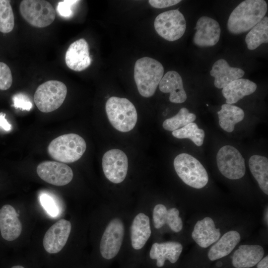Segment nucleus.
<instances>
[{"instance_id":"39448f33","label":"nucleus","mask_w":268,"mask_h":268,"mask_svg":"<svg viewBox=\"0 0 268 268\" xmlns=\"http://www.w3.org/2000/svg\"><path fill=\"white\" fill-rule=\"evenodd\" d=\"M174 167L180 178L187 185L201 189L208 183L207 173L196 158L185 153L178 154L174 159Z\"/></svg>"},{"instance_id":"f3484780","label":"nucleus","mask_w":268,"mask_h":268,"mask_svg":"<svg viewBox=\"0 0 268 268\" xmlns=\"http://www.w3.org/2000/svg\"><path fill=\"white\" fill-rule=\"evenodd\" d=\"M159 90L163 93H169V100L174 103H182L187 99L181 76L177 72L170 70L162 78L159 84Z\"/></svg>"},{"instance_id":"4468645a","label":"nucleus","mask_w":268,"mask_h":268,"mask_svg":"<svg viewBox=\"0 0 268 268\" xmlns=\"http://www.w3.org/2000/svg\"><path fill=\"white\" fill-rule=\"evenodd\" d=\"M196 32L193 38L195 44L199 47L214 46L218 42L221 29L215 20L207 16L200 17L196 24Z\"/></svg>"},{"instance_id":"9d476101","label":"nucleus","mask_w":268,"mask_h":268,"mask_svg":"<svg viewBox=\"0 0 268 268\" xmlns=\"http://www.w3.org/2000/svg\"><path fill=\"white\" fill-rule=\"evenodd\" d=\"M102 168L106 178L115 184L125 179L128 168L126 154L119 149H112L105 152L102 157Z\"/></svg>"},{"instance_id":"7ed1b4c3","label":"nucleus","mask_w":268,"mask_h":268,"mask_svg":"<svg viewBox=\"0 0 268 268\" xmlns=\"http://www.w3.org/2000/svg\"><path fill=\"white\" fill-rule=\"evenodd\" d=\"M105 110L112 126L121 132L133 130L137 120V114L134 105L126 98L110 97L106 102Z\"/></svg>"},{"instance_id":"cd10ccee","label":"nucleus","mask_w":268,"mask_h":268,"mask_svg":"<svg viewBox=\"0 0 268 268\" xmlns=\"http://www.w3.org/2000/svg\"><path fill=\"white\" fill-rule=\"evenodd\" d=\"M172 134L177 138H189L198 146L202 145L205 136L204 131L193 122L173 131Z\"/></svg>"},{"instance_id":"2f4dec72","label":"nucleus","mask_w":268,"mask_h":268,"mask_svg":"<svg viewBox=\"0 0 268 268\" xmlns=\"http://www.w3.org/2000/svg\"><path fill=\"white\" fill-rule=\"evenodd\" d=\"M179 215V211L176 208L173 207L168 210L166 224L175 232L180 231L183 228L182 220Z\"/></svg>"},{"instance_id":"5701e85b","label":"nucleus","mask_w":268,"mask_h":268,"mask_svg":"<svg viewBox=\"0 0 268 268\" xmlns=\"http://www.w3.org/2000/svg\"><path fill=\"white\" fill-rule=\"evenodd\" d=\"M151 235L149 217L139 213L134 217L131 226V239L133 247L135 250L141 249Z\"/></svg>"},{"instance_id":"6e6552de","label":"nucleus","mask_w":268,"mask_h":268,"mask_svg":"<svg viewBox=\"0 0 268 268\" xmlns=\"http://www.w3.org/2000/svg\"><path fill=\"white\" fill-rule=\"evenodd\" d=\"M157 34L169 41H174L181 38L186 29V22L183 14L178 9L161 13L154 22Z\"/></svg>"},{"instance_id":"c85d7f7f","label":"nucleus","mask_w":268,"mask_h":268,"mask_svg":"<svg viewBox=\"0 0 268 268\" xmlns=\"http://www.w3.org/2000/svg\"><path fill=\"white\" fill-rule=\"evenodd\" d=\"M196 115L190 113L186 108H182L174 116L165 120L162 124L163 128L168 131H174L195 121Z\"/></svg>"},{"instance_id":"58836bf2","label":"nucleus","mask_w":268,"mask_h":268,"mask_svg":"<svg viewBox=\"0 0 268 268\" xmlns=\"http://www.w3.org/2000/svg\"><path fill=\"white\" fill-rule=\"evenodd\" d=\"M257 264V268H268V256L262 259Z\"/></svg>"},{"instance_id":"ddd939ff","label":"nucleus","mask_w":268,"mask_h":268,"mask_svg":"<svg viewBox=\"0 0 268 268\" xmlns=\"http://www.w3.org/2000/svg\"><path fill=\"white\" fill-rule=\"evenodd\" d=\"M71 228L70 221L61 219L53 224L46 232L43 246L49 254L60 252L66 245Z\"/></svg>"},{"instance_id":"f704fd0d","label":"nucleus","mask_w":268,"mask_h":268,"mask_svg":"<svg viewBox=\"0 0 268 268\" xmlns=\"http://www.w3.org/2000/svg\"><path fill=\"white\" fill-rule=\"evenodd\" d=\"M13 105L16 109L30 111L33 104L29 97L22 93L15 94L12 97Z\"/></svg>"},{"instance_id":"b1692460","label":"nucleus","mask_w":268,"mask_h":268,"mask_svg":"<svg viewBox=\"0 0 268 268\" xmlns=\"http://www.w3.org/2000/svg\"><path fill=\"white\" fill-rule=\"evenodd\" d=\"M240 234L234 230L225 233L211 246L208 253L210 261H215L229 255L240 241Z\"/></svg>"},{"instance_id":"1a4fd4ad","label":"nucleus","mask_w":268,"mask_h":268,"mask_svg":"<svg viewBox=\"0 0 268 268\" xmlns=\"http://www.w3.org/2000/svg\"><path fill=\"white\" fill-rule=\"evenodd\" d=\"M216 162L219 171L228 179H239L245 174V160L240 152L231 145H224L218 150Z\"/></svg>"},{"instance_id":"a211bd4d","label":"nucleus","mask_w":268,"mask_h":268,"mask_svg":"<svg viewBox=\"0 0 268 268\" xmlns=\"http://www.w3.org/2000/svg\"><path fill=\"white\" fill-rule=\"evenodd\" d=\"M219 229L216 228L212 218L206 217L195 224L192 237L202 248H207L216 242L220 237Z\"/></svg>"},{"instance_id":"412c9836","label":"nucleus","mask_w":268,"mask_h":268,"mask_svg":"<svg viewBox=\"0 0 268 268\" xmlns=\"http://www.w3.org/2000/svg\"><path fill=\"white\" fill-rule=\"evenodd\" d=\"M182 250V245L177 242L155 243L151 247L149 256L151 259L156 260L157 267H162L166 260L172 264L175 263L178 260Z\"/></svg>"},{"instance_id":"393cba45","label":"nucleus","mask_w":268,"mask_h":268,"mask_svg":"<svg viewBox=\"0 0 268 268\" xmlns=\"http://www.w3.org/2000/svg\"><path fill=\"white\" fill-rule=\"evenodd\" d=\"M217 114L220 126L228 133L232 132L235 124L242 121L244 118V112L241 108L228 104H223Z\"/></svg>"},{"instance_id":"423d86ee","label":"nucleus","mask_w":268,"mask_h":268,"mask_svg":"<svg viewBox=\"0 0 268 268\" xmlns=\"http://www.w3.org/2000/svg\"><path fill=\"white\" fill-rule=\"evenodd\" d=\"M67 93V88L63 82L49 80L38 87L34 95V101L40 111L49 113L62 105Z\"/></svg>"},{"instance_id":"72a5a7b5","label":"nucleus","mask_w":268,"mask_h":268,"mask_svg":"<svg viewBox=\"0 0 268 268\" xmlns=\"http://www.w3.org/2000/svg\"><path fill=\"white\" fill-rule=\"evenodd\" d=\"M168 210L162 204L155 206L153 210V220L155 228L159 229L166 224V218Z\"/></svg>"},{"instance_id":"e433bc0d","label":"nucleus","mask_w":268,"mask_h":268,"mask_svg":"<svg viewBox=\"0 0 268 268\" xmlns=\"http://www.w3.org/2000/svg\"><path fill=\"white\" fill-rule=\"evenodd\" d=\"M180 0H149L150 5L156 8H163L168 7L179 3Z\"/></svg>"},{"instance_id":"20e7f679","label":"nucleus","mask_w":268,"mask_h":268,"mask_svg":"<svg viewBox=\"0 0 268 268\" xmlns=\"http://www.w3.org/2000/svg\"><path fill=\"white\" fill-rule=\"evenodd\" d=\"M84 139L75 134H68L53 139L48 147L49 155L62 163H72L79 159L85 152Z\"/></svg>"},{"instance_id":"bb28decb","label":"nucleus","mask_w":268,"mask_h":268,"mask_svg":"<svg viewBox=\"0 0 268 268\" xmlns=\"http://www.w3.org/2000/svg\"><path fill=\"white\" fill-rule=\"evenodd\" d=\"M249 50H253L263 43L268 42V17H264L254 26L245 38Z\"/></svg>"},{"instance_id":"f257e3e1","label":"nucleus","mask_w":268,"mask_h":268,"mask_svg":"<svg viewBox=\"0 0 268 268\" xmlns=\"http://www.w3.org/2000/svg\"><path fill=\"white\" fill-rule=\"evenodd\" d=\"M267 3L264 0H246L241 2L231 13L227 28L238 34L251 30L265 16Z\"/></svg>"},{"instance_id":"0eeeda50","label":"nucleus","mask_w":268,"mask_h":268,"mask_svg":"<svg viewBox=\"0 0 268 268\" xmlns=\"http://www.w3.org/2000/svg\"><path fill=\"white\" fill-rule=\"evenodd\" d=\"M23 18L33 26L43 28L50 25L56 17L53 6L44 0H23L19 5Z\"/></svg>"},{"instance_id":"f03ea898","label":"nucleus","mask_w":268,"mask_h":268,"mask_svg":"<svg viewBox=\"0 0 268 268\" xmlns=\"http://www.w3.org/2000/svg\"><path fill=\"white\" fill-rule=\"evenodd\" d=\"M164 73V67L158 61L143 57L137 60L134 67V79L139 94L150 97L155 93Z\"/></svg>"},{"instance_id":"a878e982","label":"nucleus","mask_w":268,"mask_h":268,"mask_svg":"<svg viewBox=\"0 0 268 268\" xmlns=\"http://www.w3.org/2000/svg\"><path fill=\"white\" fill-rule=\"evenodd\" d=\"M251 173L257 181L262 191L268 194V160L266 157L254 155L249 160Z\"/></svg>"},{"instance_id":"9b49d317","label":"nucleus","mask_w":268,"mask_h":268,"mask_svg":"<svg viewBox=\"0 0 268 268\" xmlns=\"http://www.w3.org/2000/svg\"><path fill=\"white\" fill-rule=\"evenodd\" d=\"M124 235V226L119 218L113 219L108 223L102 236L100 251L105 259L114 258L118 253Z\"/></svg>"},{"instance_id":"2eb2a0df","label":"nucleus","mask_w":268,"mask_h":268,"mask_svg":"<svg viewBox=\"0 0 268 268\" xmlns=\"http://www.w3.org/2000/svg\"><path fill=\"white\" fill-rule=\"evenodd\" d=\"M67 66L71 69L80 71L87 68L91 63L88 44L84 38L72 43L65 55Z\"/></svg>"},{"instance_id":"7c9ffc66","label":"nucleus","mask_w":268,"mask_h":268,"mask_svg":"<svg viewBox=\"0 0 268 268\" xmlns=\"http://www.w3.org/2000/svg\"><path fill=\"white\" fill-rule=\"evenodd\" d=\"M39 200L42 206L47 213L52 217H56L59 213L58 204L52 195L43 192L39 195Z\"/></svg>"},{"instance_id":"ea45409f","label":"nucleus","mask_w":268,"mask_h":268,"mask_svg":"<svg viewBox=\"0 0 268 268\" xmlns=\"http://www.w3.org/2000/svg\"><path fill=\"white\" fill-rule=\"evenodd\" d=\"M10 268H25L22 265H14L12 266Z\"/></svg>"},{"instance_id":"4c0bfd02","label":"nucleus","mask_w":268,"mask_h":268,"mask_svg":"<svg viewBox=\"0 0 268 268\" xmlns=\"http://www.w3.org/2000/svg\"><path fill=\"white\" fill-rule=\"evenodd\" d=\"M5 114L3 113H0V128L3 129L5 131L9 132L11 130L12 126L5 118Z\"/></svg>"},{"instance_id":"dca6fc26","label":"nucleus","mask_w":268,"mask_h":268,"mask_svg":"<svg viewBox=\"0 0 268 268\" xmlns=\"http://www.w3.org/2000/svg\"><path fill=\"white\" fill-rule=\"evenodd\" d=\"M18 216L11 205L5 204L0 208V232L5 240L14 241L21 234L22 224Z\"/></svg>"},{"instance_id":"473e14b6","label":"nucleus","mask_w":268,"mask_h":268,"mask_svg":"<svg viewBox=\"0 0 268 268\" xmlns=\"http://www.w3.org/2000/svg\"><path fill=\"white\" fill-rule=\"evenodd\" d=\"M12 83V76L9 67L0 62V90L9 89Z\"/></svg>"},{"instance_id":"f8f14e48","label":"nucleus","mask_w":268,"mask_h":268,"mask_svg":"<svg viewBox=\"0 0 268 268\" xmlns=\"http://www.w3.org/2000/svg\"><path fill=\"white\" fill-rule=\"evenodd\" d=\"M39 177L52 185L62 186L68 184L73 178L71 169L65 163L47 161L40 163L37 168Z\"/></svg>"},{"instance_id":"aec40b11","label":"nucleus","mask_w":268,"mask_h":268,"mask_svg":"<svg viewBox=\"0 0 268 268\" xmlns=\"http://www.w3.org/2000/svg\"><path fill=\"white\" fill-rule=\"evenodd\" d=\"M260 245H240L232 256V264L236 268H250L257 265L264 255Z\"/></svg>"},{"instance_id":"c756f323","label":"nucleus","mask_w":268,"mask_h":268,"mask_svg":"<svg viewBox=\"0 0 268 268\" xmlns=\"http://www.w3.org/2000/svg\"><path fill=\"white\" fill-rule=\"evenodd\" d=\"M14 26V14L10 1L0 0V32L9 33Z\"/></svg>"},{"instance_id":"6ab92c4d","label":"nucleus","mask_w":268,"mask_h":268,"mask_svg":"<svg viewBox=\"0 0 268 268\" xmlns=\"http://www.w3.org/2000/svg\"><path fill=\"white\" fill-rule=\"evenodd\" d=\"M244 73L242 69L230 67L227 62L223 59L216 61L210 71V75L214 78V86L219 89L223 88L235 80L241 78Z\"/></svg>"},{"instance_id":"c9c22d12","label":"nucleus","mask_w":268,"mask_h":268,"mask_svg":"<svg viewBox=\"0 0 268 268\" xmlns=\"http://www.w3.org/2000/svg\"><path fill=\"white\" fill-rule=\"evenodd\" d=\"M79 0H64L60 1L57 7L59 15L64 17H69L72 14L73 6Z\"/></svg>"},{"instance_id":"4be33fe9","label":"nucleus","mask_w":268,"mask_h":268,"mask_svg":"<svg viewBox=\"0 0 268 268\" xmlns=\"http://www.w3.org/2000/svg\"><path fill=\"white\" fill-rule=\"evenodd\" d=\"M257 87V84L252 81L241 78L231 82L223 87L222 93L226 99V104L231 105L244 96L253 93Z\"/></svg>"}]
</instances>
